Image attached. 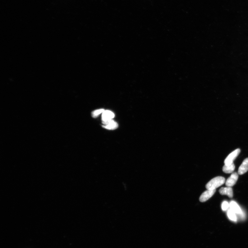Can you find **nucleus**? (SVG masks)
Masks as SVG:
<instances>
[{
	"mask_svg": "<svg viewBox=\"0 0 248 248\" xmlns=\"http://www.w3.org/2000/svg\"><path fill=\"white\" fill-rule=\"evenodd\" d=\"M115 117V114L109 110H105L102 116V122H105L112 120Z\"/></svg>",
	"mask_w": 248,
	"mask_h": 248,
	"instance_id": "8",
	"label": "nucleus"
},
{
	"mask_svg": "<svg viewBox=\"0 0 248 248\" xmlns=\"http://www.w3.org/2000/svg\"><path fill=\"white\" fill-rule=\"evenodd\" d=\"M225 182L224 178L217 177L210 180L206 185V188L207 190H215L224 184Z\"/></svg>",
	"mask_w": 248,
	"mask_h": 248,
	"instance_id": "1",
	"label": "nucleus"
},
{
	"mask_svg": "<svg viewBox=\"0 0 248 248\" xmlns=\"http://www.w3.org/2000/svg\"><path fill=\"white\" fill-rule=\"evenodd\" d=\"M216 192V189L210 190H207L203 192L199 198V200L201 202H204L207 201L213 195L215 194Z\"/></svg>",
	"mask_w": 248,
	"mask_h": 248,
	"instance_id": "3",
	"label": "nucleus"
},
{
	"mask_svg": "<svg viewBox=\"0 0 248 248\" xmlns=\"http://www.w3.org/2000/svg\"><path fill=\"white\" fill-rule=\"evenodd\" d=\"M239 178V174L237 172L232 174L230 177L228 178L225 182V185L227 187H232L236 183Z\"/></svg>",
	"mask_w": 248,
	"mask_h": 248,
	"instance_id": "4",
	"label": "nucleus"
},
{
	"mask_svg": "<svg viewBox=\"0 0 248 248\" xmlns=\"http://www.w3.org/2000/svg\"><path fill=\"white\" fill-rule=\"evenodd\" d=\"M240 152V149L237 148L230 154L227 158H225L224 162L225 165H229L233 162L234 161L239 155Z\"/></svg>",
	"mask_w": 248,
	"mask_h": 248,
	"instance_id": "2",
	"label": "nucleus"
},
{
	"mask_svg": "<svg viewBox=\"0 0 248 248\" xmlns=\"http://www.w3.org/2000/svg\"><path fill=\"white\" fill-rule=\"evenodd\" d=\"M104 111L105 110L103 109H100L94 111L92 113V116L93 118H97L99 115L101 113H103Z\"/></svg>",
	"mask_w": 248,
	"mask_h": 248,
	"instance_id": "12",
	"label": "nucleus"
},
{
	"mask_svg": "<svg viewBox=\"0 0 248 248\" xmlns=\"http://www.w3.org/2000/svg\"><path fill=\"white\" fill-rule=\"evenodd\" d=\"M235 169V166L233 162L231 164L225 165L223 167V172L226 173H230L234 171Z\"/></svg>",
	"mask_w": 248,
	"mask_h": 248,
	"instance_id": "9",
	"label": "nucleus"
},
{
	"mask_svg": "<svg viewBox=\"0 0 248 248\" xmlns=\"http://www.w3.org/2000/svg\"><path fill=\"white\" fill-rule=\"evenodd\" d=\"M230 209L233 211L235 213L238 214H241L242 213L241 209L236 202L232 201L230 203Z\"/></svg>",
	"mask_w": 248,
	"mask_h": 248,
	"instance_id": "10",
	"label": "nucleus"
},
{
	"mask_svg": "<svg viewBox=\"0 0 248 248\" xmlns=\"http://www.w3.org/2000/svg\"><path fill=\"white\" fill-rule=\"evenodd\" d=\"M219 192L220 194L227 195L230 198H232L233 196V189L230 187L222 188L219 190Z\"/></svg>",
	"mask_w": 248,
	"mask_h": 248,
	"instance_id": "6",
	"label": "nucleus"
},
{
	"mask_svg": "<svg viewBox=\"0 0 248 248\" xmlns=\"http://www.w3.org/2000/svg\"><path fill=\"white\" fill-rule=\"evenodd\" d=\"M248 171V158L243 161L238 170V173L240 175H243Z\"/></svg>",
	"mask_w": 248,
	"mask_h": 248,
	"instance_id": "7",
	"label": "nucleus"
},
{
	"mask_svg": "<svg viewBox=\"0 0 248 248\" xmlns=\"http://www.w3.org/2000/svg\"><path fill=\"white\" fill-rule=\"evenodd\" d=\"M102 123L104 125L102 126L103 127L108 130H115L118 127V123L113 119L102 122Z\"/></svg>",
	"mask_w": 248,
	"mask_h": 248,
	"instance_id": "5",
	"label": "nucleus"
},
{
	"mask_svg": "<svg viewBox=\"0 0 248 248\" xmlns=\"http://www.w3.org/2000/svg\"><path fill=\"white\" fill-rule=\"evenodd\" d=\"M227 216L229 217V219L232 220V221L234 222H237V216L236 215L235 213L231 209L228 210L227 213Z\"/></svg>",
	"mask_w": 248,
	"mask_h": 248,
	"instance_id": "11",
	"label": "nucleus"
},
{
	"mask_svg": "<svg viewBox=\"0 0 248 248\" xmlns=\"http://www.w3.org/2000/svg\"><path fill=\"white\" fill-rule=\"evenodd\" d=\"M230 205L227 201L223 202L222 203V208L223 210H226L229 207Z\"/></svg>",
	"mask_w": 248,
	"mask_h": 248,
	"instance_id": "13",
	"label": "nucleus"
}]
</instances>
